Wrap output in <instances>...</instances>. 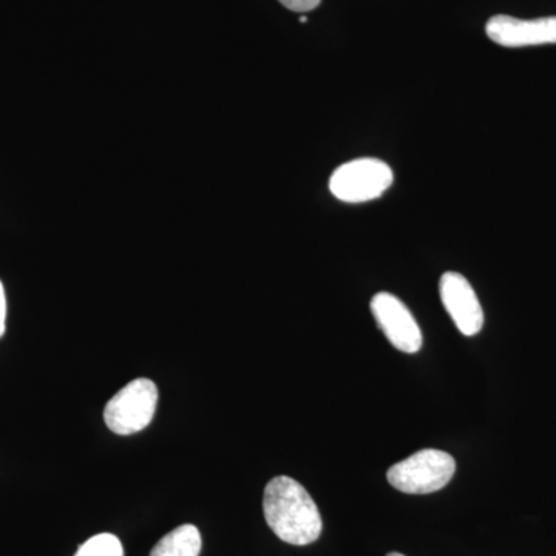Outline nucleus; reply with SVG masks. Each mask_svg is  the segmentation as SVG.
Returning a JSON list of instances; mask_svg holds the SVG:
<instances>
[{"label": "nucleus", "instance_id": "7ed1b4c3", "mask_svg": "<svg viewBox=\"0 0 556 556\" xmlns=\"http://www.w3.org/2000/svg\"><path fill=\"white\" fill-rule=\"evenodd\" d=\"M156 404H159V388L152 380H131L105 405V426L119 437L138 433L152 422Z\"/></svg>", "mask_w": 556, "mask_h": 556}, {"label": "nucleus", "instance_id": "423d86ee", "mask_svg": "<svg viewBox=\"0 0 556 556\" xmlns=\"http://www.w3.org/2000/svg\"><path fill=\"white\" fill-rule=\"evenodd\" d=\"M442 305L464 336H477L484 327V311L477 292L463 274L445 273L439 281Z\"/></svg>", "mask_w": 556, "mask_h": 556}, {"label": "nucleus", "instance_id": "1a4fd4ad", "mask_svg": "<svg viewBox=\"0 0 556 556\" xmlns=\"http://www.w3.org/2000/svg\"><path fill=\"white\" fill-rule=\"evenodd\" d=\"M75 556H124V548L118 538L101 533L86 541Z\"/></svg>", "mask_w": 556, "mask_h": 556}, {"label": "nucleus", "instance_id": "f257e3e1", "mask_svg": "<svg viewBox=\"0 0 556 556\" xmlns=\"http://www.w3.org/2000/svg\"><path fill=\"white\" fill-rule=\"evenodd\" d=\"M269 529L285 543L308 546L320 536V511L305 486L289 477L270 479L263 496Z\"/></svg>", "mask_w": 556, "mask_h": 556}, {"label": "nucleus", "instance_id": "20e7f679", "mask_svg": "<svg viewBox=\"0 0 556 556\" xmlns=\"http://www.w3.org/2000/svg\"><path fill=\"white\" fill-rule=\"evenodd\" d=\"M393 170L378 159H358L338 167L329 190L343 203H367L379 199L393 185Z\"/></svg>", "mask_w": 556, "mask_h": 556}, {"label": "nucleus", "instance_id": "9d476101", "mask_svg": "<svg viewBox=\"0 0 556 556\" xmlns=\"http://www.w3.org/2000/svg\"><path fill=\"white\" fill-rule=\"evenodd\" d=\"M278 2L287 7L288 10L298 11V13H306V11L317 9L321 0H278Z\"/></svg>", "mask_w": 556, "mask_h": 556}, {"label": "nucleus", "instance_id": "0eeeda50", "mask_svg": "<svg viewBox=\"0 0 556 556\" xmlns=\"http://www.w3.org/2000/svg\"><path fill=\"white\" fill-rule=\"evenodd\" d=\"M485 33L497 46L508 49L556 43V16L522 21L497 14L486 22Z\"/></svg>", "mask_w": 556, "mask_h": 556}, {"label": "nucleus", "instance_id": "39448f33", "mask_svg": "<svg viewBox=\"0 0 556 556\" xmlns=\"http://www.w3.org/2000/svg\"><path fill=\"white\" fill-rule=\"evenodd\" d=\"M371 313L391 345L402 353L415 354L422 348L424 338L412 311L390 292H379L371 300Z\"/></svg>", "mask_w": 556, "mask_h": 556}, {"label": "nucleus", "instance_id": "ddd939ff", "mask_svg": "<svg viewBox=\"0 0 556 556\" xmlns=\"http://www.w3.org/2000/svg\"><path fill=\"white\" fill-rule=\"evenodd\" d=\"M300 22H302V24H305L306 17L305 16L300 17Z\"/></svg>", "mask_w": 556, "mask_h": 556}, {"label": "nucleus", "instance_id": "f8f14e48", "mask_svg": "<svg viewBox=\"0 0 556 556\" xmlns=\"http://www.w3.org/2000/svg\"><path fill=\"white\" fill-rule=\"evenodd\" d=\"M387 556H405V555L397 554V552H391V554H388Z\"/></svg>", "mask_w": 556, "mask_h": 556}, {"label": "nucleus", "instance_id": "f03ea898", "mask_svg": "<svg viewBox=\"0 0 556 556\" xmlns=\"http://www.w3.org/2000/svg\"><path fill=\"white\" fill-rule=\"evenodd\" d=\"M456 463L452 455L441 450L426 448L394 464L388 470L391 486L408 495H428L439 492L452 481Z\"/></svg>", "mask_w": 556, "mask_h": 556}, {"label": "nucleus", "instance_id": "6e6552de", "mask_svg": "<svg viewBox=\"0 0 556 556\" xmlns=\"http://www.w3.org/2000/svg\"><path fill=\"white\" fill-rule=\"evenodd\" d=\"M201 535L195 526L185 525L167 533L150 556H200Z\"/></svg>", "mask_w": 556, "mask_h": 556}, {"label": "nucleus", "instance_id": "9b49d317", "mask_svg": "<svg viewBox=\"0 0 556 556\" xmlns=\"http://www.w3.org/2000/svg\"><path fill=\"white\" fill-rule=\"evenodd\" d=\"M5 320H7V299L5 291H3L2 281H0V338L5 334Z\"/></svg>", "mask_w": 556, "mask_h": 556}]
</instances>
